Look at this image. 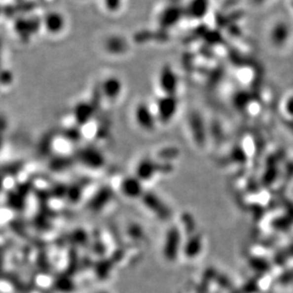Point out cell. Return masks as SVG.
<instances>
[{"mask_svg": "<svg viewBox=\"0 0 293 293\" xmlns=\"http://www.w3.org/2000/svg\"><path fill=\"white\" fill-rule=\"evenodd\" d=\"M176 104L169 99H165L159 104V116L163 120H168L175 113Z\"/></svg>", "mask_w": 293, "mask_h": 293, "instance_id": "obj_1", "label": "cell"}, {"mask_svg": "<svg viewBox=\"0 0 293 293\" xmlns=\"http://www.w3.org/2000/svg\"><path fill=\"white\" fill-rule=\"evenodd\" d=\"M137 116H138V121L142 127H146V128L153 127L152 116L146 107H141L138 109Z\"/></svg>", "mask_w": 293, "mask_h": 293, "instance_id": "obj_2", "label": "cell"}, {"mask_svg": "<svg viewBox=\"0 0 293 293\" xmlns=\"http://www.w3.org/2000/svg\"><path fill=\"white\" fill-rule=\"evenodd\" d=\"M104 89H105L107 95L114 98V97H116L118 95L120 89H121L120 88V83L115 78H110V80H108L107 82H105Z\"/></svg>", "mask_w": 293, "mask_h": 293, "instance_id": "obj_3", "label": "cell"}, {"mask_svg": "<svg viewBox=\"0 0 293 293\" xmlns=\"http://www.w3.org/2000/svg\"><path fill=\"white\" fill-rule=\"evenodd\" d=\"M123 191H124V194L127 196H138L139 191H140V187L136 183V181L128 179L123 184Z\"/></svg>", "mask_w": 293, "mask_h": 293, "instance_id": "obj_4", "label": "cell"}, {"mask_svg": "<svg viewBox=\"0 0 293 293\" xmlns=\"http://www.w3.org/2000/svg\"><path fill=\"white\" fill-rule=\"evenodd\" d=\"M63 26V19L61 16L56 14H51L48 17V27L50 31H58Z\"/></svg>", "mask_w": 293, "mask_h": 293, "instance_id": "obj_5", "label": "cell"}]
</instances>
